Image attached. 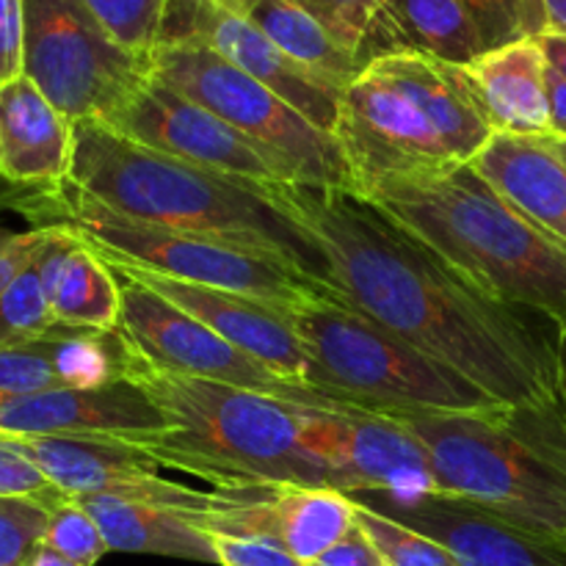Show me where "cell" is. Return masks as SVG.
<instances>
[{
  "instance_id": "6da1fadb",
  "label": "cell",
  "mask_w": 566,
  "mask_h": 566,
  "mask_svg": "<svg viewBox=\"0 0 566 566\" xmlns=\"http://www.w3.org/2000/svg\"><path fill=\"white\" fill-rule=\"evenodd\" d=\"M243 182L313 249L337 302L503 407H564V337L484 296L385 210L348 188Z\"/></svg>"
},
{
  "instance_id": "7a4b0ae2",
  "label": "cell",
  "mask_w": 566,
  "mask_h": 566,
  "mask_svg": "<svg viewBox=\"0 0 566 566\" xmlns=\"http://www.w3.org/2000/svg\"><path fill=\"white\" fill-rule=\"evenodd\" d=\"M354 193L484 296L542 315L566 340V243L509 205L473 166L385 177Z\"/></svg>"
},
{
  "instance_id": "3957f363",
  "label": "cell",
  "mask_w": 566,
  "mask_h": 566,
  "mask_svg": "<svg viewBox=\"0 0 566 566\" xmlns=\"http://www.w3.org/2000/svg\"><path fill=\"white\" fill-rule=\"evenodd\" d=\"M66 180L111 213L235 243L287 265L329 293L313 249L243 180L142 147L99 119L72 125Z\"/></svg>"
},
{
  "instance_id": "277c9868",
  "label": "cell",
  "mask_w": 566,
  "mask_h": 566,
  "mask_svg": "<svg viewBox=\"0 0 566 566\" xmlns=\"http://www.w3.org/2000/svg\"><path fill=\"white\" fill-rule=\"evenodd\" d=\"M125 379L142 387L175 426L138 442L160 468L191 473L216 490L329 486L324 462L304 446L307 407L155 368L133 348Z\"/></svg>"
},
{
  "instance_id": "5b68a950",
  "label": "cell",
  "mask_w": 566,
  "mask_h": 566,
  "mask_svg": "<svg viewBox=\"0 0 566 566\" xmlns=\"http://www.w3.org/2000/svg\"><path fill=\"white\" fill-rule=\"evenodd\" d=\"M495 136L468 70L423 53L368 61L343 88L335 138L354 191L470 164Z\"/></svg>"
},
{
  "instance_id": "8992f818",
  "label": "cell",
  "mask_w": 566,
  "mask_h": 566,
  "mask_svg": "<svg viewBox=\"0 0 566 566\" xmlns=\"http://www.w3.org/2000/svg\"><path fill=\"white\" fill-rule=\"evenodd\" d=\"M401 423L429 451L437 495L566 551V403Z\"/></svg>"
},
{
  "instance_id": "52a82bcc",
  "label": "cell",
  "mask_w": 566,
  "mask_h": 566,
  "mask_svg": "<svg viewBox=\"0 0 566 566\" xmlns=\"http://www.w3.org/2000/svg\"><path fill=\"white\" fill-rule=\"evenodd\" d=\"M291 324L310 357V385L359 412L415 420L484 415L503 407L457 370L335 296L296 304Z\"/></svg>"
},
{
  "instance_id": "ba28073f",
  "label": "cell",
  "mask_w": 566,
  "mask_h": 566,
  "mask_svg": "<svg viewBox=\"0 0 566 566\" xmlns=\"http://www.w3.org/2000/svg\"><path fill=\"white\" fill-rule=\"evenodd\" d=\"M149 75L208 108L291 171L293 182L354 191L335 133L315 127L274 88L263 86L197 42H160Z\"/></svg>"
},
{
  "instance_id": "9c48e42d",
  "label": "cell",
  "mask_w": 566,
  "mask_h": 566,
  "mask_svg": "<svg viewBox=\"0 0 566 566\" xmlns=\"http://www.w3.org/2000/svg\"><path fill=\"white\" fill-rule=\"evenodd\" d=\"M22 75L70 122L105 119L149 77L83 0H25Z\"/></svg>"
},
{
  "instance_id": "30bf717a",
  "label": "cell",
  "mask_w": 566,
  "mask_h": 566,
  "mask_svg": "<svg viewBox=\"0 0 566 566\" xmlns=\"http://www.w3.org/2000/svg\"><path fill=\"white\" fill-rule=\"evenodd\" d=\"M114 274L119 280L122 291L119 332L127 340V346L144 363L171 370V374L263 392V396L280 398V401L287 403H298V407L359 412V409L346 407V403L326 396V392L285 379L276 370H271L269 365L238 352L232 343L216 335L210 326H205L202 321L188 315L186 310L166 302L164 296L149 291L147 285L119 274V271H114Z\"/></svg>"
},
{
  "instance_id": "8fae6325",
  "label": "cell",
  "mask_w": 566,
  "mask_h": 566,
  "mask_svg": "<svg viewBox=\"0 0 566 566\" xmlns=\"http://www.w3.org/2000/svg\"><path fill=\"white\" fill-rule=\"evenodd\" d=\"M304 446L324 462L329 490L418 501L437 495L423 442L396 418L368 412L304 409Z\"/></svg>"
},
{
  "instance_id": "7c38bea8",
  "label": "cell",
  "mask_w": 566,
  "mask_h": 566,
  "mask_svg": "<svg viewBox=\"0 0 566 566\" xmlns=\"http://www.w3.org/2000/svg\"><path fill=\"white\" fill-rule=\"evenodd\" d=\"M99 122L142 147L213 175L254 182H293L291 171L243 133L153 75Z\"/></svg>"
},
{
  "instance_id": "4fadbf2b",
  "label": "cell",
  "mask_w": 566,
  "mask_h": 566,
  "mask_svg": "<svg viewBox=\"0 0 566 566\" xmlns=\"http://www.w3.org/2000/svg\"><path fill=\"white\" fill-rule=\"evenodd\" d=\"M3 437V434H0ZM66 497L116 495L197 514L230 503V490L199 492L160 479L158 459L108 437H6Z\"/></svg>"
},
{
  "instance_id": "5bb4252c",
  "label": "cell",
  "mask_w": 566,
  "mask_h": 566,
  "mask_svg": "<svg viewBox=\"0 0 566 566\" xmlns=\"http://www.w3.org/2000/svg\"><path fill=\"white\" fill-rule=\"evenodd\" d=\"M160 42L205 44L254 81L274 88L315 127L335 133L343 88L293 61L263 31L219 0H169Z\"/></svg>"
},
{
  "instance_id": "9a60e30c",
  "label": "cell",
  "mask_w": 566,
  "mask_h": 566,
  "mask_svg": "<svg viewBox=\"0 0 566 566\" xmlns=\"http://www.w3.org/2000/svg\"><path fill=\"white\" fill-rule=\"evenodd\" d=\"M105 263L119 271V274L147 285L149 291L164 296L175 307L186 310L188 315L210 326L216 335L232 343L238 352L269 365L271 370L296 381V385L313 387L307 381L310 357L291 324V310L296 304L282 307V304L258 302V298L241 296V293L221 291V287L169 280V276L153 274V271L138 269V265L130 263H114V260H105Z\"/></svg>"
},
{
  "instance_id": "2e32d148",
  "label": "cell",
  "mask_w": 566,
  "mask_h": 566,
  "mask_svg": "<svg viewBox=\"0 0 566 566\" xmlns=\"http://www.w3.org/2000/svg\"><path fill=\"white\" fill-rule=\"evenodd\" d=\"M171 429L153 398L127 379L94 390L53 387L0 401L3 437H108L138 446Z\"/></svg>"
},
{
  "instance_id": "e0dca14e",
  "label": "cell",
  "mask_w": 566,
  "mask_h": 566,
  "mask_svg": "<svg viewBox=\"0 0 566 566\" xmlns=\"http://www.w3.org/2000/svg\"><path fill=\"white\" fill-rule=\"evenodd\" d=\"M354 501L440 542L459 566H566V551L501 523L473 503L446 495L390 501L385 495H352Z\"/></svg>"
},
{
  "instance_id": "ac0fdd59",
  "label": "cell",
  "mask_w": 566,
  "mask_h": 566,
  "mask_svg": "<svg viewBox=\"0 0 566 566\" xmlns=\"http://www.w3.org/2000/svg\"><path fill=\"white\" fill-rule=\"evenodd\" d=\"M72 125L31 77L0 86V182L55 188L70 177Z\"/></svg>"
},
{
  "instance_id": "d6986e66",
  "label": "cell",
  "mask_w": 566,
  "mask_h": 566,
  "mask_svg": "<svg viewBox=\"0 0 566 566\" xmlns=\"http://www.w3.org/2000/svg\"><path fill=\"white\" fill-rule=\"evenodd\" d=\"M42 249L33 258L39 282L59 326L119 329L122 291L111 265L70 227H44Z\"/></svg>"
},
{
  "instance_id": "ffe728a7",
  "label": "cell",
  "mask_w": 566,
  "mask_h": 566,
  "mask_svg": "<svg viewBox=\"0 0 566 566\" xmlns=\"http://www.w3.org/2000/svg\"><path fill=\"white\" fill-rule=\"evenodd\" d=\"M486 50L484 33L462 0H381L359 64L390 53H423L468 66Z\"/></svg>"
},
{
  "instance_id": "44dd1931",
  "label": "cell",
  "mask_w": 566,
  "mask_h": 566,
  "mask_svg": "<svg viewBox=\"0 0 566 566\" xmlns=\"http://www.w3.org/2000/svg\"><path fill=\"white\" fill-rule=\"evenodd\" d=\"M470 166L509 205L566 243V164L545 136L495 133Z\"/></svg>"
},
{
  "instance_id": "7402d4cb",
  "label": "cell",
  "mask_w": 566,
  "mask_h": 566,
  "mask_svg": "<svg viewBox=\"0 0 566 566\" xmlns=\"http://www.w3.org/2000/svg\"><path fill=\"white\" fill-rule=\"evenodd\" d=\"M464 70L484 103L492 130L506 136H551L547 59L539 39L486 50Z\"/></svg>"
},
{
  "instance_id": "603a6c76",
  "label": "cell",
  "mask_w": 566,
  "mask_h": 566,
  "mask_svg": "<svg viewBox=\"0 0 566 566\" xmlns=\"http://www.w3.org/2000/svg\"><path fill=\"white\" fill-rule=\"evenodd\" d=\"M72 501H77L92 514L111 553H142V556H166L180 558V562L219 564L213 536L193 525L186 512L116 495H86L72 497Z\"/></svg>"
},
{
  "instance_id": "cb8c5ba5",
  "label": "cell",
  "mask_w": 566,
  "mask_h": 566,
  "mask_svg": "<svg viewBox=\"0 0 566 566\" xmlns=\"http://www.w3.org/2000/svg\"><path fill=\"white\" fill-rule=\"evenodd\" d=\"M219 3L252 22L293 61L318 72L335 86L346 88L363 70L357 55L343 50L313 17L287 0H219Z\"/></svg>"
},
{
  "instance_id": "d4e9b609",
  "label": "cell",
  "mask_w": 566,
  "mask_h": 566,
  "mask_svg": "<svg viewBox=\"0 0 566 566\" xmlns=\"http://www.w3.org/2000/svg\"><path fill=\"white\" fill-rule=\"evenodd\" d=\"M274 539L304 566L329 551L357 525V503L352 495L329 486H291L271 497Z\"/></svg>"
},
{
  "instance_id": "484cf974",
  "label": "cell",
  "mask_w": 566,
  "mask_h": 566,
  "mask_svg": "<svg viewBox=\"0 0 566 566\" xmlns=\"http://www.w3.org/2000/svg\"><path fill=\"white\" fill-rule=\"evenodd\" d=\"M48 340L61 387L94 390V387L125 379L130 348L119 329L99 332L53 326L48 332Z\"/></svg>"
},
{
  "instance_id": "4316f807",
  "label": "cell",
  "mask_w": 566,
  "mask_h": 566,
  "mask_svg": "<svg viewBox=\"0 0 566 566\" xmlns=\"http://www.w3.org/2000/svg\"><path fill=\"white\" fill-rule=\"evenodd\" d=\"M111 39L149 66L164 39L169 0H83Z\"/></svg>"
},
{
  "instance_id": "83f0119b",
  "label": "cell",
  "mask_w": 566,
  "mask_h": 566,
  "mask_svg": "<svg viewBox=\"0 0 566 566\" xmlns=\"http://www.w3.org/2000/svg\"><path fill=\"white\" fill-rule=\"evenodd\" d=\"M357 503V523L379 547L387 566H459L440 542L429 539L420 531L409 528L365 503Z\"/></svg>"
},
{
  "instance_id": "f1b7e54d",
  "label": "cell",
  "mask_w": 566,
  "mask_h": 566,
  "mask_svg": "<svg viewBox=\"0 0 566 566\" xmlns=\"http://www.w3.org/2000/svg\"><path fill=\"white\" fill-rule=\"evenodd\" d=\"M55 324L53 310L39 282L36 265H28L3 293H0V348L39 340Z\"/></svg>"
},
{
  "instance_id": "f546056e",
  "label": "cell",
  "mask_w": 566,
  "mask_h": 566,
  "mask_svg": "<svg viewBox=\"0 0 566 566\" xmlns=\"http://www.w3.org/2000/svg\"><path fill=\"white\" fill-rule=\"evenodd\" d=\"M61 387L48 335L0 348V401Z\"/></svg>"
},
{
  "instance_id": "4dcf8cb0",
  "label": "cell",
  "mask_w": 566,
  "mask_h": 566,
  "mask_svg": "<svg viewBox=\"0 0 566 566\" xmlns=\"http://www.w3.org/2000/svg\"><path fill=\"white\" fill-rule=\"evenodd\" d=\"M42 545L53 547L55 553H61V556L72 558V562L83 566H94L105 553H111L103 534H99V525L72 497L50 512V523L48 531H44Z\"/></svg>"
},
{
  "instance_id": "1f68e13d",
  "label": "cell",
  "mask_w": 566,
  "mask_h": 566,
  "mask_svg": "<svg viewBox=\"0 0 566 566\" xmlns=\"http://www.w3.org/2000/svg\"><path fill=\"white\" fill-rule=\"evenodd\" d=\"M50 512L28 497H0V566H25L44 539Z\"/></svg>"
},
{
  "instance_id": "d6a6232c",
  "label": "cell",
  "mask_w": 566,
  "mask_h": 566,
  "mask_svg": "<svg viewBox=\"0 0 566 566\" xmlns=\"http://www.w3.org/2000/svg\"><path fill=\"white\" fill-rule=\"evenodd\" d=\"M287 3L313 17L343 50L357 55L359 61L365 36H368V28L381 0H287Z\"/></svg>"
},
{
  "instance_id": "836d02e7",
  "label": "cell",
  "mask_w": 566,
  "mask_h": 566,
  "mask_svg": "<svg viewBox=\"0 0 566 566\" xmlns=\"http://www.w3.org/2000/svg\"><path fill=\"white\" fill-rule=\"evenodd\" d=\"M0 497H28V501L44 503L48 509H55L64 501H70L6 437H0Z\"/></svg>"
},
{
  "instance_id": "e575fe53",
  "label": "cell",
  "mask_w": 566,
  "mask_h": 566,
  "mask_svg": "<svg viewBox=\"0 0 566 566\" xmlns=\"http://www.w3.org/2000/svg\"><path fill=\"white\" fill-rule=\"evenodd\" d=\"M462 3L479 22L490 50L520 42V39H534L520 0H462Z\"/></svg>"
},
{
  "instance_id": "d590c367",
  "label": "cell",
  "mask_w": 566,
  "mask_h": 566,
  "mask_svg": "<svg viewBox=\"0 0 566 566\" xmlns=\"http://www.w3.org/2000/svg\"><path fill=\"white\" fill-rule=\"evenodd\" d=\"M213 536L221 566H304L282 545L271 539H243V536Z\"/></svg>"
},
{
  "instance_id": "8d00e7d4",
  "label": "cell",
  "mask_w": 566,
  "mask_h": 566,
  "mask_svg": "<svg viewBox=\"0 0 566 566\" xmlns=\"http://www.w3.org/2000/svg\"><path fill=\"white\" fill-rule=\"evenodd\" d=\"M25 0H0V86L22 75Z\"/></svg>"
},
{
  "instance_id": "74e56055",
  "label": "cell",
  "mask_w": 566,
  "mask_h": 566,
  "mask_svg": "<svg viewBox=\"0 0 566 566\" xmlns=\"http://www.w3.org/2000/svg\"><path fill=\"white\" fill-rule=\"evenodd\" d=\"M48 230L31 227L28 232H14L0 224V293L33 263V258L42 249Z\"/></svg>"
},
{
  "instance_id": "f35d334b",
  "label": "cell",
  "mask_w": 566,
  "mask_h": 566,
  "mask_svg": "<svg viewBox=\"0 0 566 566\" xmlns=\"http://www.w3.org/2000/svg\"><path fill=\"white\" fill-rule=\"evenodd\" d=\"M307 566H387L385 556L379 553V547L374 545L368 534L363 531V525H354L346 536H343L337 545H332L329 551L321 553L315 562Z\"/></svg>"
},
{
  "instance_id": "ab89813d",
  "label": "cell",
  "mask_w": 566,
  "mask_h": 566,
  "mask_svg": "<svg viewBox=\"0 0 566 566\" xmlns=\"http://www.w3.org/2000/svg\"><path fill=\"white\" fill-rule=\"evenodd\" d=\"M547 103H551V138L566 142V77L547 64Z\"/></svg>"
},
{
  "instance_id": "60d3db41",
  "label": "cell",
  "mask_w": 566,
  "mask_h": 566,
  "mask_svg": "<svg viewBox=\"0 0 566 566\" xmlns=\"http://www.w3.org/2000/svg\"><path fill=\"white\" fill-rule=\"evenodd\" d=\"M539 44H542V50H545L547 64H551L556 72H562V75L566 77V36L545 33V36H539Z\"/></svg>"
},
{
  "instance_id": "b9f144b4",
  "label": "cell",
  "mask_w": 566,
  "mask_h": 566,
  "mask_svg": "<svg viewBox=\"0 0 566 566\" xmlns=\"http://www.w3.org/2000/svg\"><path fill=\"white\" fill-rule=\"evenodd\" d=\"M545 3L547 33L566 36V0H542ZM545 36V33H542Z\"/></svg>"
},
{
  "instance_id": "7bdbcfd3",
  "label": "cell",
  "mask_w": 566,
  "mask_h": 566,
  "mask_svg": "<svg viewBox=\"0 0 566 566\" xmlns=\"http://www.w3.org/2000/svg\"><path fill=\"white\" fill-rule=\"evenodd\" d=\"M25 566H83V564L72 562V558H66V556H61V553H55L53 547L39 545L36 551H33V556L28 558Z\"/></svg>"
},
{
  "instance_id": "ee69618b",
  "label": "cell",
  "mask_w": 566,
  "mask_h": 566,
  "mask_svg": "<svg viewBox=\"0 0 566 566\" xmlns=\"http://www.w3.org/2000/svg\"><path fill=\"white\" fill-rule=\"evenodd\" d=\"M545 138H547V142H551V147L556 149L558 158H562L564 164H566V142H562V138H551V136H545Z\"/></svg>"
}]
</instances>
